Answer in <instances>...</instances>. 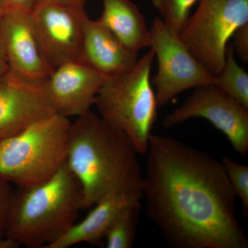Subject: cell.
I'll return each instance as SVG.
<instances>
[{
	"label": "cell",
	"mask_w": 248,
	"mask_h": 248,
	"mask_svg": "<svg viewBox=\"0 0 248 248\" xmlns=\"http://www.w3.org/2000/svg\"><path fill=\"white\" fill-rule=\"evenodd\" d=\"M47 1H53V2L66 5V6H72V7L85 9V6H86V3H87L89 0H47Z\"/></svg>",
	"instance_id": "obj_24"
},
{
	"label": "cell",
	"mask_w": 248,
	"mask_h": 248,
	"mask_svg": "<svg viewBox=\"0 0 248 248\" xmlns=\"http://www.w3.org/2000/svg\"><path fill=\"white\" fill-rule=\"evenodd\" d=\"M149 47L157 59L158 71L153 84L159 108L187 90L216 84V77L193 56L179 34L160 18L155 19L150 29Z\"/></svg>",
	"instance_id": "obj_7"
},
{
	"label": "cell",
	"mask_w": 248,
	"mask_h": 248,
	"mask_svg": "<svg viewBox=\"0 0 248 248\" xmlns=\"http://www.w3.org/2000/svg\"><path fill=\"white\" fill-rule=\"evenodd\" d=\"M107 77L79 62L63 63L46 79V87L57 113L79 117L91 110Z\"/></svg>",
	"instance_id": "obj_11"
},
{
	"label": "cell",
	"mask_w": 248,
	"mask_h": 248,
	"mask_svg": "<svg viewBox=\"0 0 248 248\" xmlns=\"http://www.w3.org/2000/svg\"><path fill=\"white\" fill-rule=\"evenodd\" d=\"M138 60V52L125 46L99 20L85 22L79 62L108 78L128 71Z\"/></svg>",
	"instance_id": "obj_13"
},
{
	"label": "cell",
	"mask_w": 248,
	"mask_h": 248,
	"mask_svg": "<svg viewBox=\"0 0 248 248\" xmlns=\"http://www.w3.org/2000/svg\"><path fill=\"white\" fill-rule=\"evenodd\" d=\"M5 14L9 12L31 14L40 0H1Z\"/></svg>",
	"instance_id": "obj_22"
},
{
	"label": "cell",
	"mask_w": 248,
	"mask_h": 248,
	"mask_svg": "<svg viewBox=\"0 0 248 248\" xmlns=\"http://www.w3.org/2000/svg\"><path fill=\"white\" fill-rule=\"evenodd\" d=\"M205 119L221 131L238 154L248 151V108L236 102L215 85L196 88L182 106L163 122L171 128L192 118Z\"/></svg>",
	"instance_id": "obj_8"
},
{
	"label": "cell",
	"mask_w": 248,
	"mask_h": 248,
	"mask_svg": "<svg viewBox=\"0 0 248 248\" xmlns=\"http://www.w3.org/2000/svg\"><path fill=\"white\" fill-rule=\"evenodd\" d=\"M10 71L27 79L45 81L54 69L46 58L31 20V14L6 13L0 18Z\"/></svg>",
	"instance_id": "obj_12"
},
{
	"label": "cell",
	"mask_w": 248,
	"mask_h": 248,
	"mask_svg": "<svg viewBox=\"0 0 248 248\" xmlns=\"http://www.w3.org/2000/svg\"><path fill=\"white\" fill-rule=\"evenodd\" d=\"M45 82L11 71L0 77V141L57 113Z\"/></svg>",
	"instance_id": "obj_10"
},
{
	"label": "cell",
	"mask_w": 248,
	"mask_h": 248,
	"mask_svg": "<svg viewBox=\"0 0 248 248\" xmlns=\"http://www.w3.org/2000/svg\"><path fill=\"white\" fill-rule=\"evenodd\" d=\"M31 20L46 58L54 70L79 62L85 22V9L40 0Z\"/></svg>",
	"instance_id": "obj_9"
},
{
	"label": "cell",
	"mask_w": 248,
	"mask_h": 248,
	"mask_svg": "<svg viewBox=\"0 0 248 248\" xmlns=\"http://www.w3.org/2000/svg\"><path fill=\"white\" fill-rule=\"evenodd\" d=\"M221 162L235 195L242 202L244 216L248 217V166L240 164L228 156H223Z\"/></svg>",
	"instance_id": "obj_19"
},
{
	"label": "cell",
	"mask_w": 248,
	"mask_h": 248,
	"mask_svg": "<svg viewBox=\"0 0 248 248\" xmlns=\"http://www.w3.org/2000/svg\"><path fill=\"white\" fill-rule=\"evenodd\" d=\"M5 14L4 8H3L2 3H1V0H0V18L2 17L3 15Z\"/></svg>",
	"instance_id": "obj_26"
},
{
	"label": "cell",
	"mask_w": 248,
	"mask_h": 248,
	"mask_svg": "<svg viewBox=\"0 0 248 248\" xmlns=\"http://www.w3.org/2000/svg\"><path fill=\"white\" fill-rule=\"evenodd\" d=\"M142 194L114 192L94 204L82 221L75 223L48 248H68L81 243L98 244L104 239L112 222L125 208L140 202Z\"/></svg>",
	"instance_id": "obj_14"
},
{
	"label": "cell",
	"mask_w": 248,
	"mask_h": 248,
	"mask_svg": "<svg viewBox=\"0 0 248 248\" xmlns=\"http://www.w3.org/2000/svg\"><path fill=\"white\" fill-rule=\"evenodd\" d=\"M149 50L128 71L108 78L96 98L100 117L125 134L140 155H146L159 108L152 86Z\"/></svg>",
	"instance_id": "obj_4"
},
{
	"label": "cell",
	"mask_w": 248,
	"mask_h": 248,
	"mask_svg": "<svg viewBox=\"0 0 248 248\" xmlns=\"http://www.w3.org/2000/svg\"><path fill=\"white\" fill-rule=\"evenodd\" d=\"M71 122L54 115L0 141V177L18 187L53 177L66 163Z\"/></svg>",
	"instance_id": "obj_5"
},
{
	"label": "cell",
	"mask_w": 248,
	"mask_h": 248,
	"mask_svg": "<svg viewBox=\"0 0 248 248\" xmlns=\"http://www.w3.org/2000/svg\"><path fill=\"white\" fill-rule=\"evenodd\" d=\"M216 78L217 87L248 108V74L236 62L232 44L227 46L224 66Z\"/></svg>",
	"instance_id": "obj_16"
},
{
	"label": "cell",
	"mask_w": 248,
	"mask_h": 248,
	"mask_svg": "<svg viewBox=\"0 0 248 248\" xmlns=\"http://www.w3.org/2000/svg\"><path fill=\"white\" fill-rule=\"evenodd\" d=\"M179 35L199 62L217 76L224 66L228 42L248 24V0H199Z\"/></svg>",
	"instance_id": "obj_6"
},
{
	"label": "cell",
	"mask_w": 248,
	"mask_h": 248,
	"mask_svg": "<svg viewBox=\"0 0 248 248\" xmlns=\"http://www.w3.org/2000/svg\"><path fill=\"white\" fill-rule=\"evenodd\" d=\"M14 193L11 184L0 177V239H5L6 223Z\"/></svg>",
	"instance_id": "obj_20"
},
{
	"label": "cell",
	"mask_w": 248,
	"mask_h": 248,
	"mask_svg": "<svg viewBox=\"0 0 248 248\" xmlns=\"http://www.w3.org/2000/svg\"><path fill=\"white\" fill-rule=\"evenodd\" d=\"M168 27L179 34L199 0H150Z\"/></svg>",
	"instance_id": "obj_18"
},
{
	"label": "cell",
	"mask_w": 248,
	"mask_h": 248,
	"mask_svg": "<svg viewBox=\"0 0 248 248\" xmlns=\"http://www.w3.org/2000/svg\"><path fill=\"white\" fill-rule=\"evenodd\" d=\"M83 198L81 184L66 163L45 182L15 192L5 238L19 247L48 248L76 223Z\"/></svg>",
	"instance_id": "obj_3"
},
{
	"label": "cell",
	"mask_w": 248,
	"mask_h": 248,
	"mask_svg": "<svg viewBox=\"0 0 248 248\" xmlns=\"http://www.w3.org/2000/svg\"><path fill=\"white\" fill-rule=\"evenodd\" d=\"M138 155L125 134L92 111L71 124L66 164L81 184L84 209L114 192L142 194Z\"/></svg>",
	"instance_id": "obj_2"
},
{
	"label": "cell",
	"mask_w": 248,
	"mask_h": 248,
	"mask_svg": "<svg viewBox=\"0 0 248 248\" xmlns=\"http://www.w3.org/2000/svg\"><path fill=\"white\" fill-rule=\"evenodd\" d=\"M141 201L123 210L112 222L104 237L107 248H131L135 244Z\"/></svg>",
	"instance_id": "obj_17"
},
{
	"label": "cell",
	"mask_w": 248,
	"mask_h": 248,
	"mask_svg": "<svg viewBox=\"0 0 248 248\" xmlns=\"http://www.w3.org/2000/svg\"><path fill=\"white\" fill-rule=\"evenodd\" d=\"M10 71L7 55L5 50L4 42L0 34V77L6 74Z\"/></svg>",
	"instance_id": "obj_23"
},
{
	"label": "cell",
	"mask_w": 248,
	"mask_h": 248,
	"mask_svg": "<svg viewBox=\"0 0 248 248\" xmlns=\"http://www.w3.org/2000/svg\"><path fill=\"white\" fill-rule=\"evenodd\" d=\"M19 246L13 241L6 239H0V248H17Z\"/></svg>",
	"instance_id": "obj_25"
},
{
	"label": "cell",
	"mask_w": 248,
	"mask_h": 248,
	"mask_svg": "<svg viewBox=\"0 0 248 248\" xmlns=\"http://www.w3.org/2000/svg\"><path fill=\"white\" fill-rule=\"evenodd\" d=\"M232 39L234 53L239 57L241 61L247 63L248 62V24L240 27L234 32Z\"/></svg>",
	"instance_id": "obj_21"
},
{
	"label": "cell",
	"mask_w": 248,
	"mask_h": 248,
	"mask_svg": "<svg viewBox=\"0 0 248 248\" xmlns=\"http://www.w3.org/2000/svg\"><path fill=\"white\" fill-rule=\"evenodd\" d=\"M142 199L176 248H248L236 195L221 161L177 139L151 134Z\"/></svg>",
	"instance_id": "obj_1"
},
{
	"label": "cell",
	"mask_w": 248,
	"mask_h": 248,
	"mask_svg": "<svg viewBox=\"0 0 248 248\" xmlns=\"http://www.w3.org/2000/svg\"><path fill=\"white\" fill-rule=\"evenodd\" d=\"M102 14L98 20L125 47L139 52L150 46V29L144 16L130 0H103Z\"/></svg>",
	"instance_id": "obj_15"
}]
</instances>
